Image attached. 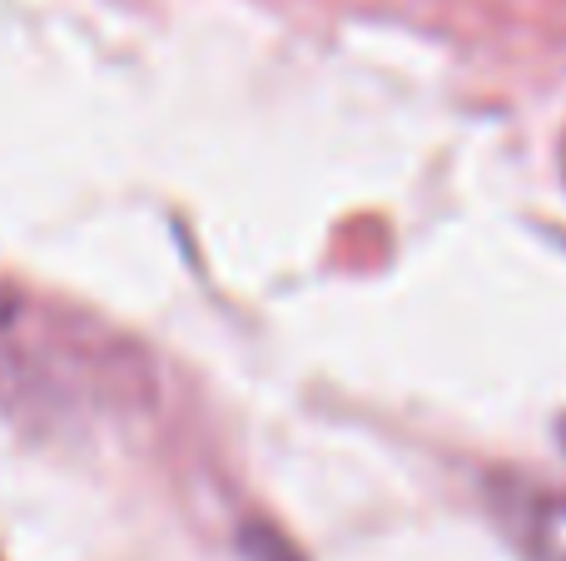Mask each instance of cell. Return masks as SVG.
Returning a JSON list of instances; mask_svg holds the SVG:
<instances>
[{
    "instance_id": "obj_1",
    "label": "cell",
    "mask_w": 566,
    "mask_h": 561,
    "mask_svg": "<svg viewBox=\"0 0 566 561\" xmlns=\"http://www.w3.org/2000/svg\"><path fill=\"white\" fill-rule=\"evenodd\" d=\"M527 547L537 561H566V502L542 497L527 517Z\"/></svg>"
}]
</instances>
